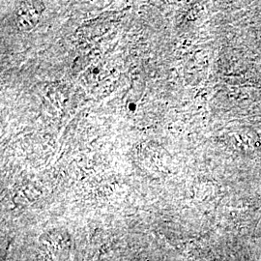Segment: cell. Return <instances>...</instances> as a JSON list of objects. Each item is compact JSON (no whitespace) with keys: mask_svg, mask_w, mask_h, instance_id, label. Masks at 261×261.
Here are the masks:
<instances>
[{"mask_svg":"<svg viewBox=\"0 0 261 261\" xmlns=\"http://www.w3.org/2000/svg\"><path fill=\"white\" fill-rule=\"evenodd\" d=\"M46 10L42 1H22L15 11V22L20 31L29 32L37 27Z\"/></svg>","mask_w":261,"mask_h":261,"instance_id":"1","label":"cell"},{"mask_svg":"<svg viewBox=\"0 0 261 261\" xmlns=\"http://www.w3.org/2000/svg\"><path fill=\"white\" fill-rule=\"evenodd\" d=\"M99 72H100V70H99L98 68H97V69L95 68V69L93 70V73L95 74V75H98V74H99Z\"/></svg>","mask_w":261,"mask_h":261,"instance_id":"3","label":"cell"},{"mask_svg":"<svg viewBox=\"0 0 261 261\" xmlns=\"http://www.w3.org/2000/svg\"><path fill=\"white\" fill-rule=\"evenodd\" d=\"M127 108L130 112H137V109H138V106L135 102H129L127 103Z\"/></svg>","mask_w":261,"mask_h":261,"instance_id":"2","label":"cell"}]
</instances>
